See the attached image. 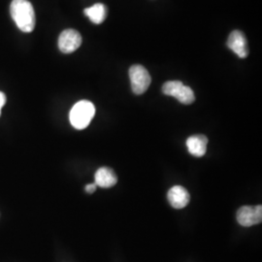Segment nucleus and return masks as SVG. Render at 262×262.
I'll return each mask as SVG.
<instances>
[{
  "mask_svg": "<svg viewBox=\"0 0 262 262\" xmlns=\"http://www.w3.org/2000/svg\"><path fill=\"white\" fill-rule=\"evenodd\" d=\"M94 115L95 107L94 104L88 100H81L72 107L69 114V120L74 128L82 130L90 125Z\"/></svg>",
  "mask_w": 262,
  "mask_h": 262,
  "instance_id": "2",
  "label": "nucleus"
},
{
  "mask_svg": "<svg viewBox=\"0 0 262 262\" xmlns=\"http://www.w3.org/2000/svg\"><path fill=\"white\" fill-rule=\"evenodd\" d=\"M227 47L241 58H245L249 55L247 39L240 30H234L230 33L227 40Z\"/></svg>",
  "mask_w": 262,
  "mask_h": 262,
  "instance_id": "7",
  "label": "nucleus"
},
{
  "mask_svg": "<svg viewBox=\"0 0 262 262\" xmlns=\"http://www.w3.org/2000/svg\"><path fill=\"white\" fill-rule=\"evenodd\" d=\"M237 222L239 225L250 227L262 222V206H243L237 212Z\"/></svg>",
  "mask_w": 262,
  "mask_h": 262,
  "instance_id": "6",
  "label": "nucleus"
},
{
  "mask_svg": "<svg viewBox=\"0 0 262 262\" xmlns=\"http://www.w3.org/2000/svg\"><path fill=\"white\" fill-rule=\"evenodd\" d=\"M208 138L205 135L197 134L188 137L187 140V150L190 155L201 158L206 154Z\"/></svg>",
  "mask_w": 262,
  "mask_h": 262,
  "instance_id": "9",
  "label": "nucleus"
},
{
  "mask_svg": "<svg viewBox=\"0 0 262 262\" xmlns=\"http://www.w3.org/2000/svg\"><path fill=\"white\" fill-rule=\"evenodd\" d=\"M170 205L175 209H183L189 203V193L182 186H175L169 189L167 194Z\"/></svg>",
  "mask_w": 262,
  "mask_h": 262,
  "instance_id": "8",
  "label": "nucleus"
},
{
  "mask_svg": "<svg viewBox=\"0 0 262 262\" xmlns=\"http://www.w3.org/2000/svg\"><path fill=\"white\" fill-rule=\"evenodd\" d=\"M96 187H97V186L95 184H90V185L85 186L84 189L88 193H94V191L96 190Z\"/></svg>",
  "mask_w": 262,
  "mask_h": 262,
  "instance_id": "12",
  "label": "nucleus"
},
{
  "mask_svg": "<svg viewBox=\"0 0 262 262\" xmlns=\"http://www.w3.org/2000/svg\"><path fill=\"white\" fill-rule=\"evenodd\" d=\"M82 44V36L75 29H66L58 37V48L63 54H71Z\"/></svg>",
  "mask_w": 262,
  "mask_h": 262,
  "instance_id": "5",
  "label": "nucleus"
},
{
  "mask_svg": "<svg viewBox=\"0 0 262 262\" xmlns=\"http://www.w3.org/2000/svg\"><path fill=\"white\" fill-rule=\"evenodd\" d=\"M11 17L23 32H32L35 28V12L28 0H13L10 5Z\"/></svg>",
  "mask_w": 262,
  "mask_h": 262,
  "instance_id": "1",
  "label": "nucleus"
},
{
  "mask_svg": "<svg viewBox=\"0 0 262 262\" xmlns=\"http://www.w3.org/2000/svg\"><path fill=\"white\" fill-rule=\"evenodd\" d=\"M162 93L175 97L179 102L185 105L193 103L195 95L193 91L180 81H169L162 85Z\"/></svg>",
  "mask_w": 262,
  "mask_h": 262,
  "instance_id": "3",
  "label": "nucleus"
},
{
  "mask_svg": "<svg viewBox=\"0 0 262 262\" xmlns=\"http://www.w3.org/2000/svg\"><path fill=\"white\" fill-rule=\"evenodd\" d=\"M95 185L97 187L109 188L112 187L117 184L118 178L112 169L108 167H101L98 169L94 175Z\"/></svg>",
  "mask_w": 262,
  "mask_h": 262,
  "instance_id": "10",
  "label": "nucleus"
},
{
  "mask_svg": "<svg viewBox=\"0 0 262 262\" xmlns=\"http://www.w3.org/2000/svg\"><path fill=\"white\" fill-rule=\"evenodd\" d=\"M84 15L95 25L102 24L107 16V8L102 3H96L84 10Z\"/></svg>",
  "mask_w": 262,
  "mask_h": 262,
  "instance_id": "11",
  "label": "nucleus"
},
{
  "mask_svg": "<svg viewBox=\"0 0 262 262\" xmlns=\"http://www.w3.org/2000/svg\"><path fill=\"white\" fill-rule=\"evenodd\" d=\"M6 103V96L3 93L0 92V115H1V109Z\"/></svg>",
  "mask_w": 262,
  "mask_h": 262,
  "instance_id": "13",
  "label": "nucleus"
},
{
  "mask_svg": "<svg viewBox=\"0 0 262 262\" xmlns=\"http://www.w3.org/2000/svg\"><path fill=\"white\" fill-rule=\"evenodd\" d=\"M131 89L135 94H143L150 86L151 79L150 73L144 66L135 64L129 69Z\"/></svg>",
  "mask_w": 262,
  "mask_h": 262,
  "instance_id": "4",
  "label": "nucleus"
}]
</instances>
